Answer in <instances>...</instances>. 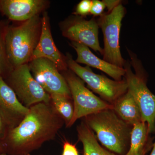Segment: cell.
I'll return each mask as SVG.
<instances>
[{"label": "cell", "instance_id": "6da1fadb", "mask_svg": "<svg viewBox=\"0 0 155 155\" xmlns=\"http://www.w3.org/2000/svg\"><path fill=\"white\" fill-rule=\"evenodd\" d=\"M28 114L17 127L8 130L0 141L1 148L14 155H28L53 140L65 122L51 103H38L29 107Z\"/></svg>", "mask_w": 155, "mask_h": 155}, {"label": "cell", "instance_id": "7a4b0ae2", "mask_svg": "<svg viewBox=\"0 0 155 155\" xmlns=\"http://www.w3.org/2000/svg\"><path fill=\"white\" fill-rule=\"evenodd\" d=\"M84 121L96 134L97 138L108 150L124 154L130 147L132 127L122 120L113 108L87 116Z\"/></svg>", "mask_w": 155, "mask_h": 155}, {"label": "cell", "instance_id": "3957f363", "mask_svg": "<svg viewBox=\"0 0 155 155\" xmlns=\"http://www.w3.org/2000/svg\"><path fill=\"white\" fill-rule=\"evenodd\" d=\"M41 29V19L39 15L18 26L6 28L5 36L6 54L13 69L31 61L34 51L39 40Z\"/></svg>", "mask_w": 155, "mask_h": 155}, {"label": "cell", "instance_id": "277c9868", "mask_svg": "<svg viewBox=\"0 0 155 155\" xmlns=\"http://www.w3.org/2000/svg\"><path fill=\"white\" fill-rule=\"evenodd\" d=\"M131 59L130 64L126 61L124 68L125 78L127 81L128 91L137 103L142 122H146L149 134L155 133V95L147 85L146 72L141 62L129 53Z\"/></svg>", "mask_w": 155, "mask_h": 155}, {"label": "cell", "instance_id": "5b68a950", "mask_svg": "<svg viewBox=\"0 0 155 155\" xmlns=\"http://www.w3.org/2000/svg\"><path fill=\"white\" fill-rule=\"evenodd\" d=\"M68 67L90 88L101 97V98L113 105L119 97L127 92L128 86L125 79L112 80L104 75L94 73L88 67L78 64L70 55L66 58Z\"/></svg>", "mask_w": 155, "mask_h": 155}, {"label": "cell", "instance_id": "8992f818", "mask_svg": "<svg viewBox=\"0 0 155 155\" xmlns=\"http://www.w3.org/2000/svg\"><path fill=\"white\" fill-rule=\"evenodd\" d=\"M126 10L122 4L109 13L103 14L97 19L104 35L103 60L124 68L126 61L122 58L119 45V36L122 19Z\"/></svg>", "mask_w": 155, "mask_h": 155}, {"label": "cell", "instance_id": "52a82bcc", "mask_svg": "<svg viewBox=\"0 0 155 155\" xmlns=\"http://www.w3.org/2000/svg\"><path fill=\"white\" fill-rule=\"evenodd\" d=\"M6 82L27 107L38 103L51 102L50 95L34 78L27 64L14 68L9 73Z\"/></svg>", "mask_w": 155, "mask_h": 155}, {"label": "cell", "instance_id": "ba28073f", "mask_svg": "<svg viewBox=\"0 0 155 155\" xmlns=\"http://www.w3.org/2000/svg\"><path fill=\"white\" fill-rule=\"evenodd\" d=\"M65 80L69 86L74 111L72 120L67 127H71L78 119L113 106L94 94L84 85V82L73 72H67Z\"/></svg>", "mask_w": 155, "mask_h": 155}, {"label": "cell", "instance_id": "9c48e42d", "mask_svg": "<svg viewBox=\"0 0 155 155\" xmlns=\"http://www.w3.org/2000/svg\"><path fill=\"white\" fill-rule=\"evenodd\" d=\"M99 28L96 19L86 20L78 15L67 19L61 25L62 33L65 37L103 55V49L99 41Z\"/></svg>", "mask_w": 155, "mask_h": 155}, {"label": "cell", "instance_id": "30bf717a", "mask_svg": "<svg viewBox=\"0 0 155 155\" xmlns=\"http://www.w3.org/2000/svg\"><path fill=\"white\" fill-rule=\"evenodd\" d=\"M28 66L34 78L49 94H56L72 97L65 78L51 61L38 58L30 61Z\"/></svg>", "mask_w": 155, "mask_h": 155}, {"label": "cell", "instance_id": "8fae6325", "mask_svg": "<svg viewBox=\"0 0 155 155\" xmlns=\"http://www.w3.org/2000/svg\"><path fill=\"white\" fill-rule=\"evenodd\" d=\"M29 111L0 75V116L7 131L18 126Z\"/></svg>", "mask_w": 155, "mask_h": 155}, {"label": "cell", "instance_id": "7c38bea8", "mask_svg": "<svg viewBox=\"0 0 155 155\" xmlns=\"http://www.w3.org/2000/svg\"><path fill=\"white\" fill-rule=\"evenodd\" d=\"M38 58H45L51 61L58 70H67L66 59L62 57L53 40L47 13L44 14L41 19V33L31 61Z\"/></svg>", "mask_w": 155, "mask_h": 155}, {"label": "cell", "instance_id": "4fadbf2b", "mask_svg": "<svg viewBox=\"0 0 155 155\" xmlns=\"http://www.w3.org/2000/svg\"><path fill=\"white\" fill-rule=\"evenodd\" d=\"M47 5L43 0H2L0 11L11 20L24 22L38 15Z\"/></svg>", "mask_w": 155, "mask_h": 155}, {"label": "cell", "instance_id": "5bb4252c", "mask_svg": "<svg viewBox=\"0 0 155 155\" xmlns=\"http://www.w3.org/2000/svg\"><path fill=\"white\" fill-rule=\"evenodd\" d=\"M71 45L77 54L75 62L78 64H86L87 67H93L107 74L114 80L121 81L125 77V70L102 60L95 55L88 47L78 43L72 42Z\"/></svg>", "mask_w": 155, "mask_h": 155}, {"label": "cell", "instance_id": "9a60e30c", "mask_svg": "<svg viewBox=\"0 0 155 155\" xmlns=\"http://www.w3.org/2000/svg\"><path fill=\"white\" fill-rule=\"evenodd\" d=\"M113 106L115 113L128 125L133 126L142 122L138 105L128 90L115 102Z\"/></svg>", "mask_w": 155, "mask_h": 155}, {"label": "cell", "instance_id": "2e32d148", "mask_svg": "<svg viewBox=\"0 0 155 155\" xmlns=\"http://www.w3.org/2000/svg\"><path fill=\"white\" fill-rule=\"evenodd\" d=\"M78 140L83 147V155H115L99 144L93 131L84 120L77 127Z\"/></svg>", "mask_w": 155, "mask_h": 155}, {"label": "cell", "instance_id": "e0dca14e", "mask_svg": "<svg viewBox=\"0 0 155 155\" xmlns=\"http://www.w3.org/2000/svg\"><path fill=\"white\" fill-rule=\"evenodd\" d=\"M149 134L146 122H142L134 125L130 134L129 149L125 155H140L145 150L153 147L149 139Z\"/></svg>", "mask_w": 155, "mask_h": 155}, {"label": "cell", "instance_id": "ac0fdd59", "mask_svg": "<svg viewBox=\"0 0 155 155\" xmlns=\"http://www.w3.org/2000/svg\"><path fill=\"white\" fill-rule=\"evenodd\" d=\"M50 95L52 104L57 113L64 119L67 127L74 114V104L72 98L56 94Z\"/></svg>", "mask_w": 155, "mask_h": 155}, {"label": "cell", "instance_id": "d6986e66", "mask_svg": "<svg viewBox=\"0 0 155 155\" xmlns=\"http://www.w3.org/2000/svg\"><path fill=\"white\" fill-rule=\"evenodd\" d=\"M5 30L0 23V75L10 72L13 69L8 61L5 45Z\"/></svg>", "mask_w": 155, "mask_h": 155}, {"label": "cell", "instance_id": "ffe728a7", "mask_svg": "<svg viewBox=\"0 0 155 155\" xmlns=\"http://www.w3.org/2000/svg\"><path fill=\"white\" fill-rule=\"evenodd\" d=\"M91 5L92 1L82 0L77 5L74 14L81 17L88 15L90 13Z\"/></svg>", "mask_w": 155, "mask_h": 155}, {"label": "cell", "instance_id": "44dd1931", "mask_svg": "<svg viewBox=\"0 0 155 155\" xmlns=\"http://www.w3.org/2000/svg\"><path fill=\"white\" fill-rule=\"evenodd\" d=\"M106 8L105 5L103 1L99 0L92 1L90 14L94 16H101Z\"/></svg>", "mask_w": 155, "mask_h": 155}, {"label": "cell", "instance_id": "7402d4cb", "mask_svg": "<svg viewBox=\"0 0 155 155\" xmlns=\"http://www.w3.org/2000/svg\"><path fill=\"white\" fill-rule=\"evenodd\" d=\"M62 155H79L75 144L67 140L64 142Z\"/></svg>", "mask_w": 155, "mask_h": 155}, {"label": "cell", "instance_id": "603a6c76", "mask_svg": "<svg viewBox=\"0 0 155 155\" xmlns=\"http://www.w3.org/2000/svg\"><path fill=\"white\" fill-rule=\"evenodd\" d=\"M103 2L105 5L106 8L107 7L108 9V13L113 11L115 8H116L117 6L121 4V1H118V0H117H117H116V1H115V0L114 1L104 0V1H103Z\"/></svg>", "mask_w": 155, "mask_h": 155}, {"label": "cell", "instance_id": "cb8c5ba5", "mask_svg": "<svg viewBox=\"0 0 155 155\" xmlns=\"http://www.w3.org/2000/svg\"><path fill=\"white\" fill-rule=\"evenodd\" d=\"M7 132L5 126L0 116V141H2L5 138Z\"/></svg>", "mask_w": 155, "mask_h": 155}, {"label": "cell", "instance_id": "d4e9b609", "mask_svg": "<svg viewBox=\"0 0 155 155\" xmlns=\"http://www.w3.org/2000/svg\"><path fill=\"white\" fill-rule=\"evenodd\" d=\"M150 155H155V142L153 145V150Z\"/></svg>", "mask_w": 155, "mask_h": 155}, {"label": "cell", "instance_id": "484cf974", "mask_svg": "<svg viewBox=\"0 0 155 155\" xmlns=\"http://www.w3.org/2000/svg\"><path fill=\"white\" fill-rule=\"evenodd\" d=\"M150 148H151V147L148 148L147 149H146L144 151H143V152L140 155H145L146 153L147 152V151L148 150H149V149Z\"/></svg>", "mask_w": 155, "mask_h": 155}, {"label": "cell", "instance_id": "4316f807", "mask_svg": "<svg viewBox=\"0 0 155 155\" xmlns=\"http://www.w3.org/2000/svg\"></svg>", "mask_w": 155, "mask_h": 155}]
</instances>
